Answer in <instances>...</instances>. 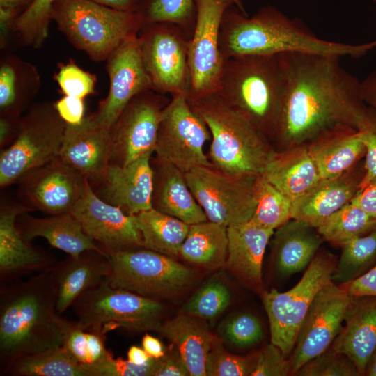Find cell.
Here are the masks:
<instances>
[{
	"label": "cell",
	"mask_w": 376,
	"mask_h": 376,
	"mask_svg": "<svg viewBox=\"0 0 376 376\" xmlns=\"http://www.w3.org/2000/svg\"><path fill=\"white\" fill-rule=\"evenodd\" d=\"M143 248L171 258L179 256L189 225L154 208L135 214Z\"/></svg>",
	"instance_id": "836d02e7"
},
{
	"label": "cell",
	"mask_w": 376,
	"mask_h": 376,
	"mask_svg": "<svg viewBox=\"0 0 376 376\" xmlns=\"http://www.w3.org/2000/svg\"><path fill=\"white\" fill-rule=\"evenodd\" d=\"M19 116L1 115L0 119V148L10 146L16 139L20 127Z\"/></svg>",
	"instance_id": "11a10c76"
},
{
	"label": "cell",
	"mask_w": 376,
	"mask_h": 376,
	"mask_svg": "<svg viewBox=\"0 0 376 376\" xmlns=\"http://www.w3.org/2000/svg\"><path fill=\"white\" fill-rule=\"evenodd\" d=\"M291 375L289 359L273 343L257 353L256 361L251 376H286Z\"/></svg>",
	"instance_id": "c3c4849f"
},
{
	"label": "cell",
	"mask_w": 376,
	"mask_h": 376,
	"mask_svg": "<svg viewBox=\"0 0 376 376\" xmlns=\"http://www.w3.org/2000/svg\"><path fill=\"white\" fill-rule=\"evenodd\" d=\"M58 322L62 334V347L79 363L89 371L113 357L105 346V334L85 329L78 321L69 320L58 314Z\"/></svg>",
	"instance_id": "d590c367"
},
{
	"label": "cell",
	"mask_w": 376,
	"mask_h": 376,
	"mask_svg": "<svg viewBox=\"0 0 376 376\" xmlns=\"http://www.w3.org/2000/svg\"><path fill=\"white\" fill-rule=\"evenodd\" d=\"M340 286L352 297H376V265L353 281Z\"/></svg>",
	"instance_id": "db71d44e"
},
{
	"label": "cell",
	"mask_w": 376,
	"mask_h": 376,
	"mask_svg": "<svg viewBox=\"0 0 376 376\" xmlns=\"http://www.w3.org/2000/svg\"><path fill=\"white\" fill-rule=\"evenodd\" d=\"M256 357L257 353L246 357L232 354L215 338L206 359V376H251Z\"/></svg>",
	"instance_id": "7bdbcfd3"
},
{
	"label": "cell",
	"mask_w": 376,
	"mask_h": 376,
	"mask_svg": "<svg viewBox=\"0 0 376 376\" xmlns=\"http://www.w3.org/2000/svg\"><path fill=\"white\" fill-rule=\"evenodd\" d=\"M84 231L107 253L143 248L135 215L100 198L88 180L84 194L70 212Z\"/></svg>",
	"instance_id": "ac0fdd59"
},
{
	"label": "cell",
	"mask_w": 376,
	"mask_h": 376,
	"mask_svg": "<svg viewBox=\"0 0 376 376\" xmlns=\"http://www.w3.org/2000/svg\"><path fill=\"white\" fill-rule=\"evenodd\" d=\"M221 335L237 347H246L260 342L263 329L259 319L251 313H242L228 320L221 327Z\"/></svg>",
	"instance_id": "f6af8a7d"
},
{
	"label": "cell",
	"mask_w": 376,
	"mask_h": 376,
	"mask_svg": "<svg viewBox=\"0 0 376 376\" xmlns=\"http://www.w3.org/2000/svg\"><path fill=\"white\" fill-rule=\"evenodd\" d=\"M195 3L196 22L188 47L191 81L188 99L218 92L224 61L219 49L224 14L234 6L246 15L242 0H195Z\"/></svg>",
	"instance_id": "4fadbf2b"
},
{
	"label": "cell",
	"mask_w": 376,
	"mask_h": 376,
	"mask_svg": "<svg viewBox=\"0 0 376 376\" xmlns=\"http://www.w3.org/2000/svg\"><path fill=\"white\" fill-rule=\"evenodd\" d=\"M87 181L58 156L25 173L17 182V196L29 212L50 215L71 212Z\"/></svg>",
	"instance_id": "e0dca14e"
},
{
	"label": "cell",
	"mask_w": 376,
	"mask_h": 376,
	"mask_svg": "<svg viewBox=\"0 0 376 376\" xmlns=\"http://www.w3.org/2000/svg\"><path fill=\"white\" fill-rule=\"evenodd\" d=\"M29 210L17 199L1 200L0 281L1 283L19 280L29 274L51 269L57 263L46 250L33 246L16 226L17 217Z\"/></svg>",
	"instance_id": "44dd1931"
},
{
	"label": "cell",
	"mask_w": 376,
	"mask_h": 376,
	"mask_svg": "<svg viewBox=\"0 0 376 376\" xmlns=\"http://www.w3.org/2000/svg\"><path fill=\"white\" fill-rule=\"evenodd\" d=\"M283 89L279 54L246 55L224 61L215 94L268 139L275 137Z\"/></svg>",
	"instance_id": "277c9868"
},
{
	"label": "cell",
	"mask_w": 376,
	"mask_h": 376,
	"mask_svg": "<svg viewBox=\"0 0 376 376\" xmlns=\"http://www.w3.org/2000/svg\"><path fill=\"white\" fill-rule=\"evenodd\" d=\"M127 360L131 363L142 366L147 363L152 358L143 350L136 345L131 346L127 351Z\"/></svg>",
	"instance_id": "94428289"
},
{
	"label": "cell",
	"mask_w": 376,
	"mask_h": 376,
	"mask_svg": "<svg viewBox=\"0 0 376 376\" xmlns=\"http://www.w3.org/2000/svg\"><path fill=\"white\" fill-rule=\"evenodd\" d=\"M366 148L364 173L359 184V191L376 178V109L371 107L364 127L359 130Z\"/></svg>",
	"instance_id": "681fc988"
},
{
	"label": "cell",
	"mask_w": 376,
	"mask_h": 376,
	"mask_svg": "<svg viewBox=\"0 0 376 376\" xmlns=\"http://www.w3.org/2000/svg\"><path fill=\"white\" fill-rule=\"evenodd\" d=\"M107 278L72 304L79 323L104 334L118 328L157 331L162 322L164 305L158 299L113 288Z\"/></svg>",
	"instance_id": "52a82bcc"
},
{
	"label": "cell",
	"mask_w": 376,
	"mask_h": 376,
	"mask_svg": "<svg viewBox=\"0 0 376 376\" xmlns=\"http://www.w3.org/2000/svg\"><path fill=\"white\" fill-rule=\"evenodd\" d=\"M0 108L1 115L19 116L20 109L15 90V73L8 64L0 69Z\"/></svg>",
	"instance_id": "f907efd6"
},
{
	"label": "cell",
	"mask_w": 376,
	"mask_h": 376,
	"mask_svg": "<svg viewBox=\"0 0 376 376\" xmlns=\"http://www.w3.org/2000/svg\"><path fill=\"white\" fill-rule=\"evenodd\" d=\"M33 0H0V7L16 10L25 5H30Z\"/></svg>",
	"instance_id": "6125c7cd"
},
{
	"label": "cell",
	"mask_w": 376,
	"mask_h": 376,
	"mask_svg": "<svg viewBox=\"0 0 376 376\" xmlns=\"http://www.w3.org/2000/svg\"><path fill=\"white\" fill-rule=\"evenodd\" d=\"M108 255L112 267L109 284L147 297L159 300L176 295L194 279V271L174 258L146 248Z\"/></svg>",
	"instance_id": "7c38bea8"
},
{
	"label": "cell",
	"mask_w": 376,
	"mask_h": 376,
	"mask_svg": "<svg viewBox=\"0 0 376 376\" xmlns=\"http://www.w3.org/2000/svg\"><path fill=\"white\" fill-rule=\"evenodd\" d=\"M227 230L226 265L249 285H260L264 253L274 230L261 228L250 221L230 226Z\"/></svg>",
	"instance_id": "83f0119b"
},
{
	"label": "cell",
	"mask_w": 376,
	"mask_h": 376,
	"mask_svg": "<svg viewBox=\"0 0 376 376\" xmlns=\"http://www.w3.org/2000/svg\"><path fill=\"white\" fill-rule=\"evenodd\" d=\"M308 148L320 180L344 175L366 153L359 132L347 126L331 130L312 141Z\"/></svg>",
	"instance_id": "f546056e"
},
{
	"label": "cell",
	"mask_w": 376,
	"mask_h": 376,
	"mask_svg": "<svg viewBox=\"0 0 376 376\" xmlns=\"http://www.w3.org/2000/svg\"><path fill=\"white\" fill-rule=\"evenodd\" d=\"M105 251L86 250L57 262L50 269L56 292V311L62 315L84 292L100 284L111 273Z\"/></svg>",
	"instance_id": "603a6c76"
},
{
	"label": "cell",
	"mask_w": 376,
	"mask_h": 376,
	"mask_svg": "<svg viewBox=\"0 0 376 376\" xmlns=\"http://www.w3.org/2000/svg\"><path fill=\"white\" fill-rule=\"evenodd\" d=\"M351 201L358 205L370 216L376 218V178L357 191Z\"/></svg>",
	"instance_id": "9f6ffc18"
},
{
	"label": "cell",
	"mask_w": 376,
	"mask_h": 376,
	"mask_svg": "<svg viewBox=\"0 0 376 376\" xmlns=\"http://www.w3.org/2000/svg\"><path fill=\"white\" fill-rule=\"evenodd\" d=\"M276 152L261 175L292 202L320 180L308 145Z\"/></svg>",
	"instance_id": "f1b7e54d"
},
{
	"label": "cell",
	"mask_w": 376,
	"mask_h": 376,
	"mask_svg": "<svg viewBox=\"0 0 376 376\" xmlns=\"http://www.w3.org/2000/svg\"><path fill=\"white\" fill-rule=\"evenodd\" d=\"M51 18L75 46L95 61L108 58L145 24L141 11L120 10L91 0H56Z\"/></svg>",
	"instance_id": "8992f818"
},
{
	"label": "cell",
	"mask_w": 376,
	"mask_h": 376,
	"mask_svg": "<svg viewBox=\"0 0 376 376\" xmlns=\"http://www.w3.org/2000/svg\"><path fill=\"white\" fill-rule=\"evenodd\" d=\"M152 154L147 152L126 166L109 165L99 179L89 182L92 189L102 201L127 214L152 208Z\"/></svg>",
	"instance_id": "ffe728a7"
},
{
	"label": "cell",
	"mask_w": 376,
	"mask_h": 376,
	"mask_svg": "<svg viewBox=\"0 0 376 376\" xmlns=\"http://www.w3.org/2000/svg\"><path fill=\"white\" fill-rule=\"evenodd\" d=\"M258 175L225 172L213 166H197L185 173L207 219L226 227L250 220L256 205Z\"/></svg>",
	"instance_id": "30bf717a"
},
{
	"label": "cell",
	"mask_w": 376,
	"mask_h": 376,
	"mask_svg": "<svg viewBox=\"0 0 376 376\" xmlns=\"http://www.w3.org/2000/svg\"><path fill=\"white\" fill-rule=\"evenodd\" d=\"M279 56L283 89L276 139L291 148L337 127H364L369 109L361 81L341 66V57L301 52Z\"/></svg>",
	"instance_id": "6da1fadb"
},
{
	"label": "cell",
	"mask_w": 376,
	"mask_h": 376,
	"mask_svg": "<svg viewBox=\"0 0 376 376\" xmlns=\"http://www.w3.org/2000/svg\"><path fill=\"white\" fill-rule=\"evenodd\" d=\"M375 47L376 40L354 45L320 38L301 20L290 19L272 6L260 8L251 17L230 6L224 14L219 35L224 61L239 56L290 52L359 58Z\"/></svg>",
	"instance_id": "7a4b0ae2"
},
{
	"label": "cell",
	"mask_w": 376,
	"mask_h": 376,
	"mask_svg": "<svg viewBox=\"0 0 376 376\" xmlns=\"http://www.w3.org/2000/svg\"><path fill=\"white\" fill-rule=\"evenodd\" d=\"M54 105L58 114L65 123L79 125L85 117V107L82 98L65 95Z\"/></svg>",
	"instance_id": "f5cc1de1"
},
{
	"label": "cell",
	"mask_w": 376,
	"mask_h": 376,
	"mask_svg": "<svg viewBox=\"0 0 376 376\" xmlns=\"http://www.w3.org/2000/svg\"><path fill=\"white\" fill-rule=\"evenodd\" d=\"M50 269L0 285V375L16 359L62 346Z\"/></svg>",
	"instance_id": "3957f363"
},
{
	"label": "cell",
	"mask_w": 376,
	"mask_h": 376,
	"mask_svg": "<svg viewBox=\"0 0 376 376\" xmlns=\"http://www.w3.org/2000/svg\"><path fill=\"white\" fill-rule=\"evenodd\" d=\"M154 376H190L179 352L171 345L165 354L157 359Z\"/></svg>",
	"instance_id": "816d5d0a"
},
{
	"label": "cell",
	"mask_w": 376,
	"mask_h": 376,
	"mask_svg": "<svg viewBox=\"0 0 376 376\" xmlns=\"http://www.w3.org/2000/svg\"><path fill=\"white\" fill-rule=\"evenodd\" d=\"M190 38L175 24H144L138 34L139 47L155 91L189 98L191 88L188 62Z\"/></svg>",
	"instance_id": "8fae6325"
},
{
	"label": "cell",
	"mask_w": 376,
	"mask_h": 376,
	"mask_svg": "<svg viewBox=\"0 0 376 376\" xmlns=\"http://www.w3.org/2000/svg\"><path fill=\"white\" fill-rule=\"evenodd\" d=\"M111 150L110 129L96 124L88 116L79 125L66 123L58 156L92 182L104 173Z\"/></svg>",
	"instance_id": "7402d4cb"
},
{
	"label": "cell",
	"mask_w": 376,
	"mask_h": 376,
	"mask_svg": "<svg viewBox=\"0 0 376 376\" xmlns=\"http://www.w3.org/2000/svg\"><path fill=\"white\" fill-rule=\"evenodd\" d=\"M56 80L65 95L84 99L94 91L95 77L75 64L63 65Z\"/></svg>",
	"instance_id": "bcb514c9"
},
{
	"label": "cell",
	"mask_w": 376,
	"mask_h": 376,
	"mask_svg": "<svg viewBox=\"0 0 376 376\" xmlns=\"http://www.w3.org/2000/svg\"><path fill=\"white\" fill-rule=\"evenodd\" d=\"M91 376L62 347H52L22 357L2 376Z\"/></svg>",
	"instance_id": "e575fe53"
},
{
	"label": "cell",
	"mask_w": 376,
	"mask_h": 376,
	"mask_svg": "<svg viewBox=\"0 0 376 376\" xmlns=\"http://www.w3.org/2000/svg\"><path fill=\"white\" fill-rule=\"evenodd\" d=\"M16 226L22 237L31 242L37 237L45 238L54 248L70 256L88 249L104 251L84 231L78 220L70 213L38 218L26 212L19 214Z\"/></svg>",
	"instance_id": "484cf974"
},
{
	"label": "cell",
	"mask_w": 376,
	"mask_h": 376,
	"mask_svg": "<svg viewBox=\"0 0 376 376\" xmlns=\"http://www.w3.org/2000/svg\"><path fill=\"white\" fill-rule=\"evenodd\" d=\"M198 318L184 313L162 322L157 331L179 352L190 376H206V359L215 340Z\"/></svg>",
	"instance_id": "4dcf8cb0"
},
{
	"label": "cell",
	"mask_w": 376,
	"mask_h": 376,
	"mask_svg": "<svg viewBox=\"0 0 376 376\" xmlns=\"http://www.w3.org/2000/svg\"><path fill=\"white\" fill-rule=\"evenodd\" d=\"M274 234V264L283 276L306 268L323 240L316 228L294 219L278 228Z\"/></svg>",
	"instance_id": "1f68e13d"
},
{
	"label": "cell",
	"mask_w": 376,
	"mask_h": 376,
	"mask_svg": "<svg viewBox=\"0 0 376 376\" xmlns=\"http://www.w3.org/2000/svg\"><path fill=\"white\" fill-rule=\"evenodd\" d=\"M108 58L109 93L90 117L96 124L110 129L134 97L154 89L141 60L138 36L125 40Z\"/></svg>",
	"instance_id": "d6986e66"
},
{
	"label": "cell",
	"mask_w": 376,
	"mask_h": 376,
	"mask_svg": "<svg viewBox=\"0 0 376 376\" xmlns=\"http://www.w3.org/2000/svg\"><path fill=\"white\" fill-rule=\"evenodd\" d=\"M344 322L331 346L348 357L359 375H363L376 352V297H352Z\"/></svg>",
	"instance_id": "cb8c5ba5"
},
{
	"label": "cell",
	"mask_w": 376,
	"mask_h": 376,
	"mask_svg": "<svg viewBox=\"0 0 376 376\" xmlns=\"http://www.w3.org/2000/svg\"><path fill=\"white\" fill-rule=\"evenodd\" d=\"M351 299L344 288L332 281L320 290L301 324L288 359L291 375L332 345L343 327Z\"/></svg>",
	"instance_id": "2e32d148"
},
{
	"label": "cell",
	"mask_w": 376,
	"mask_h": 376,
	"mask_svg": "<svg viewBox=\"0 0 376 376\" xmlns=\"http://www.w3.org/2000/svg\"><path fill=\"white\" fill-rule=\"evenodd\" d=\"M255 193L256 205L251 222L274 230L291 219L292 201L261 175L257 178Z\"/></svg>",
	"instance_id": "f35d334b"
},
{
	"label": "cell",
	"mask_w": 376,
	"mask_h": 376,
	"mask_svg": "<svg viewBox=\"0 0 376 376\" xmlns=\"http://www.w3.org/2000/svg\"><path fill=\"white\" fill-rule=\"evenodd\" d=\"M362 178L346 173L334 179L320 180L292 202L291 219L318 228L325 219L348 203L359 190Z\"/></svg>",
	"instance_id": "4316f807"
},
{
	"label": "cell",
	"mask_w": 376,
	"mask_h": 376,
	"mask_svg": "<svg viewBox=\"0 0 376 376\" xmlns=\"http://www.w3.org/2000/svg\"><path fill=\"white\" fill-rule=\"evenodd\" d=\"M210 137L206 123L188 98L171 96L162 112L153 153L184 173L197 166H212L203 150Z\"/></svg>",
	"instance_id": "5bb4252c"
},
{
	"label": "cell",
	"mask_w": 376,
	"mask_h": 376,
	"mask_svg": "<svg viewBox=\"0 0 376 376\" xmlns=\"http://www.w3.org/2000/svg\"><path fill=\"white\" fill-rule=\"evenodd\" d=\"M157 359L151 358L142 366H138L121 357H113L91 369L92 376H153Z\"/></svg>",
	"instance_id": "7dc6e473"
},
{
	"label": "cell",
	"mask_w": 376,
	"mask_h": 376,
	"mask_svg": "<svg viewBox=\"0 0 376 376\" xmlns=\"http://www.w3.org/2000/svg\"><path fill=\"white\" fill-rule=\"evenodd\" d=\"M66 123L54 105L38 104L21 118L18 135L1 150L0 187L4 189L29 171L59 155Z\"/></svg>",
	"instance_id": "ba28073f"
},
{
	"label": "cell",
	"mask_w": 376,
	"mask_h": 376,
	"mask_svg": "<svg viewBox=\"0 0 376 376\" xmlns=\"http://www.w3.org/2000/svg\"><path fill=\"white\" fill-rule=\"evenodd\" d=\"M141 12L145 24H175L191 37L196 15L195 0H148L145 10Z\"/></svg>",
	"instance_id": "ab89813d"
},
{
	"label": "cell",
	"mask_w": 376,
	"mask_h": 376,
	"mask_svg": "<svg viewBox=\"0 0 376 376\" xmlns=\"http://www.w3.org/2000/svg\"><path fill=\"white\" fill-rule=\"evenodd\" d=\"M365 374L369 376H376V352L370 360Z\"/></svg>",
	"instance_id": "be15d7a7"
},
{
	"label": "cell",
	"mask_w": 376,
	"mask_h": 376,
	"mask_svg": "<svg viewBox=\"0 0 376 376\" xmlns=\"http://www.w3.org/2000/svg\"><path fill=\"white\" fill-rule=\"evenodd\" d=\"M340 246L341 255L331 277L338 285L353 281L376 265V227Z\"/></svg>",
	"instance_id": "8d00e7d4"
},
{
	"label": "cell",
	"mask_w": 376,
	"mask_h": 376,
	"mask_svg": "<svg viewBox=\"0 0 376 376\" xmlns=\"http://www.w3.org/2000/svg\"><path fill=\"white\" fill-rule=\"evenodd\" d=\"M169 101L164 94L148 91L129 102L110 127L109 165L126 166L154 152L162 112Z\"/></svg>",
	"instance_id": "9a60e30c"
},
{
	"label": "cell",
	"mask_w": 376,
	"mask_h": 376,
	"mask_svg": "<svg viewBox=\"0 0 376 376\" xmlns=\"http://www.w3.org/2000/svg\"><path fill=\"white\" fill-rule=\"evenodd\" d=\"M95 3L120 10L140 11L138 0H91Z\"/></svg>",
	"instance_id": "91938a15"
},
{
	"label": "cell",
	"mask_w": 376,
	"mask_h": 376,
	"mask_svg": "<svg viewBox=\"0 0 376 376\" xmlns=\"http://www.w3.org/2000/svg\"><path fill=\"white\" fill-rule=\"evenodd\" d=\"M188 101L210 130L207 157L212 166L232 173L262 175L276 153L268 139L217 94Z\"/></svg>",
	"instance_id": "5b68a950"
},
{
	"label": "cell",
	"mask_w": 376,
	"mask_h": 376,
	"mask_svg": "<svg viewBox=\"0 0 376 376\" xmlns=\"http://www.w3.org/2000/svg\"><path fill=\"white\" fill-rule=\"evenodd\" d=\"M138 1H139L140 0H138Z\"/></svg>",
	"instance_id": "e7e4bbea"
},
{
	"label": "cell",
	"mask_w": 376,
	"mask_h": 376,
	"mask_svg": "<svg viewBox=\"0 0 376 376\" xmlns=\"http://www.w3.org/2000/svg\"><path fill=\"white\" fill-rule=\"evenodd\" d=\"M56 0H33L25 10L14 19L13 29L24 41L40 47L48 36L51 11Z\"/></svg>",
	"instance_id": "60d3db41"
},
{
	"label": "cell",
	"mask_w": 376,
	"mask_h": 376,
	"mask_svg": "<svg viewBox=\"0 0 376 376\" xmlns=\"http://www.w3.org/2000/svg\"><path fill=\"white\" fill-rule=\"evenodd\" d=\"M151 166L152 208L189 225L208 220L187 184L185 173L156 156L152 157Z\"/></svg>",
	"instance_id": "d4e9b609"
},
{
	"label": "cell",
	"mask_w": 376,
	"mask_h": 376,
	"mask_svg": "<svg viewBox=\"0 0 376 376\" xmlns=\"http://www.w3.org/2000/svg\"><path fill=\"white\" fill-rule=\"evenodd\" d=\"M142 347L148 355L155 359H159L163 357L166 350L163 344L156 337L148 334H146L142 338Z\"/></svg>",
	"instance_id": "680465c9"
},
{
	"label": "cell",
	"mask_w": 376,
	"mask_h": 376,
	"mask_svg": "<svg viewBox=\"0 0 376 376\" xmlns=\"http://www.w3.org/2000/svg\"><path fill=\"white\" fill-rule=\"evenodd\" d=\"M230 299L231 294L227 285L213 279L200 288L184 306L183 311L201 319H212L228 306Z\"/></svg>",
	"instance_id": "b9f144b4"
},
{
	"label": "cell",
	"mask_w": 376,
	"mask_h": 376,
	"mask_svg": "<svg viewBox=\"0 0 376 376\" xmlns=\"http://www.w3.org/2000/svg\"><path fill=\"white\" fill-rule=\"evenodd\" d=\"M228 245L227 227L207 220L189 225L179 256L194 265L216 269L226 265Z\"/></svg>",
	"instance_id": "d6a6232c"
},
{
	"label": "cell",
	"mask_w": 376,
	"mask_h": 376,
	"mask_svg": "<svg viewBox=\"0 0 376 376\" xmlns=\"http://www.w3.org/2000/svg\"><path fill=\"white\" fill-rule=\"evenodd\" d=\"M336 265L333 256L315 254L292 288L284 292L272 289L263 293L271 343L281 349L285 357L288 359L292 352L299 329L315 295L331 281Z\"/></svg>",
	"instance_id": "9c48e42d"
},
{
	"label": "cell",
	"mask_w": 376,
	"mask_h": 376,
	"mask_svg": "<svg viewBox=\"0 0 376 376\" xmlns=\"http://www.w3.org/2000/svg\"><path fill=\"white\" fill-rule=\"evenodd\" d=\"M363 100L376 109V70L361 81Z\"/></svg>",
	"instance_id": "6f0895ef"
},
{
	"label": "cell",
	"mask_w": 376,
	"mask_h": 376,
	"mask_svg": "<svg viewBox=\"0 0 376 376\" xmlns=\"http://www.w3.org/2000/svg\"><path fill=\"white\" fill-rule=\"evenodd\" d=\"M375 227L376 218L350 201L325 219L317 230L323 240L341 246L367 234Z\"/></svg>",
	"instance_id": "74e56055"
},
{
	"label": "cell",
	"mask_w": 376,
	"mask_h": 376,
	"mask_svg": "<svg viewBox=\"0 0 376 376\" xmlns=\"http://www.w3.org/2000/svg\"><path fill=\"white\" fill-rule=\"evenodd\" d=\"M298 376L359 375L352 361L331 345L327 350L304 364L295 373Z\"/></svg>",
	"instance_id": "ee69618b"
}]
</instances>
